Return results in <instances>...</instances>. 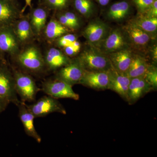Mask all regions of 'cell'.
I'll return each instance as SVG.
<instances>
[{"mask_svg": "<svg viewBox=\"0 0 157 157\" xmlns=\"http://www.w3.org/2000/svg\"><path fill=\"white\" fill-rule=\"evenodd\" d=\"M77 59L88 71H107L112 67L108 55L95 48L84 51Z\"/></svg>", "mask_w": 157, "mask_h": 157, "instance_id": "obj_1", "label": "cell"}, {"mask_svg": "<svg viewBox=\"0 0 157 157\" xmlns=\"http://www.w3.org/2000/svg\"><path fill=\"white\" fill-rule=\"evenodd\" d=\"M14 77L16 92L21 101H34L40 89L33 78L25 73L20 72H15Z\"/></svg>", "mask_w": 157, "mask_h": 157, "instance_id": "obj_2", "label": "cell"}, {"mask_svg": "<svg viewBox=\"0 0 157 157\" xmlns=\"http://www.w3.org/2000/svg\"><path fill=\"white\" fill-rule=\"evenodd\" d=\"M26 106L35 118L44 117L54 112L63 114L67 113L66 109L57 99L48 95L40 98L33 104H26Z\"/></svg>", "mask_w": 157, "mask_h": 157, "instance_id": "obj_3", "label": "cell"}, {"mask_svg": "<svg viewBox=\"0 0 157 157\" xmlns=\"http://www.w3.org/2000/svg\"><path fill=\"white\" fill-rule=\"evenodd\" d=\"M0 98L17 106L21 101L17 98L14 75L4 65L0 66Z\"/></svg>", "mask_w": 157, "mask_h": 157, "instance_id": "obj_4", "label": "cell"}, {"mask_svg": "<svg viewBox=\"0 0 157 157\" xmlns=\"http://www.w3.org/2000/svg\"><path fill=\"white\" fill-rule=\"evenodd\" d=\"M42 90L47 95L56 99L70 98L77 101L79 98L72 86L59 79L45 82L42 84Z\"/></svg>", "mask_w": 157, "mask_h": 157, "instance_id": "obj_5", "label": "cell"}, {"mask_svg": "<svg viewBox=\"0 0 157 157\" xmlns=\"http://www.w3.org/2000/svg\"><path fill=\"white\" fill-rule=\"evenodd\" d=\"M18 63L22 67L32 72H39L45 66L44 59L38 48L34 46L27 48L17 57Z\"/></svg>", "mask_w": 157, "mask_h": 157, "instance_id": "obj_6", "label": "cell"}, {"mask_svg": "<svg viewBox=\"0 0 157 157\" xmlns=\"http://www.w3.org/2000/svg\"><path fill=\"white\" fill-rule=\"evenodd\" d=\"M85 69L78 59L61 68L56 75V79L65 82L70 85L80 83Z\"/></svg>", "mask_w": 157, "mask_h": 157, "instance_id": "obj_7", "label": "cell"}, {"mask_svg": "<svg viewBox=\"0 0 157 157\" xmlns=\"http://www.w3.org/2000/svg\"><path fill=\"white\" fill-rule=\"evenodd\" d=\"M109 82L108 70L95 71L85 70L79 84L93 89L103 90L108 89Z\"/></svg>", "mask_w": 157, "mask_h": 157, "instance_id": "obj_8", "label": "cell"}, {"mask_svg": "<svg viewBox=\"0 0 157 157\" xmlns=\"http://www.w3.org/2000/svg\"><path fill=\"white\" fill-rule=\"evenodd\" d=\"M107 33L108 28L105 23L100 20H94L85 28L83 35L93 47H98L107 37Z\"/></svg>", "mask_w": 157, "mask_h": 157, "instance_id": "obj_9", "label": "cell"}, {"mask_svg": "<svg viewBox=\"0 0 157 157\" xmlns=\"http://www.w3.org/2000/svg\"><path fill=\"white\" fill-rule=\"evenodd\" d=\"M109 82L108 89L118 94L124 100L128 101V92L131 78L126 73L118 72L111 67L108 70Z\"/></svg>", "mask_w": 157, "mask_h": 157, "instance_id": "obj_10", "label": "cell"}, {"mask_svg": "<svg viewBox=\"0 0 157 157\" xmlns=\"http://www.w3.org/2000/svg\"><path fill=\"white\" fill-rule=\"evenodd\" d=\"M19 40L10 26L0 27V51L16 54L19 50Z\"/></svg>", "mask_w": 157, "mask_h": 157, "instance_id": "obj_11", "label": "cell"}, {"mask_svg": "<svg viewBox=\"0 0 157 157\" xmlns=\"http://www.w3.org/2000/svg\"><path fill=\"white\" fill-rule=\"evenodd\" d=\"M17 107L19 118L23 125L26 134L34 138L38 143H41L42 138L34 126V120L35 117L33 114L28 109L25 102L20 101Z\"/></svg>", "mask_w": 157, "mask_h": 157, "instance_id": "obj_12", "label": "cell"}, {"mask_svg": "<svg viewBox=\"0 0 157 157\" xmlns=\"http://www.w3.org/2000/svg\"><path fill=\"white\" fill-rule=\"evenodd\" d=\"M152 90L144 76L131 78L128 92V101L132 104Z\"/></svg>", "mask_w": 157, "mask_h": 157, "instance_id": "obj_13", "label": "cell"}, {"mask_svg": "<svg viewBox=\"0 0 157 157\" xmlns=\"http://www.w3.org/2000/svg\"><path fill=\"white\" fill-rule=\"evenodd\" d=\"M127 42L123 34L118 29L114 30L108 35L101 45L105 54H109L127 47Z\"/></svg>", "mask_w": 157, "mask_h": 157, "instance_id": "obj_14", "label": "cell"}, {"mask_svg": "<svg viewBox=\"0 0 157 157\" xmlns=\"http://www.w3.org/2000/svg\"><path fill=\"white\" fill-rule=\"evenodd\" d=\"M133 55L128 48L108 54L112 67L118 72L126 73L132 63Z\"/></svg>", "mask_w": 157, "mask_h": 157, "instance_id": "obj_15", "label": "cell"}, {"mask_svg": "<svg viewBox=\"0 0 157 157\" xmlns=\"http://www.w3.org/2000/svg\"><path fill=\"white\" fill-rule=\"evenodd\" d=\"M19 15L13 1L0 0V27L10 26Z\"/></svg>", "mask_w": 157, "mask_h": 157, "instance_id": "obj_16", "label": "cell"}, {"mask_svg": "<svg viewBox=\"0 0 157 157\" xmlns=\"http://www.w3.org/2000/svg\"><path fill=\"white\" fill-rule=\"evenodd\" d=\"M44 59L45 65L51 70L63 67L71 62L66 54L54 48H51L48 51Z\"/></svg>", "mask_w": 157, "mask_h": 157, "instance_id": "obj_17", "label": "cell"}, {"mask_svg": "<svg viewBox=\"0 0 157 157\" xmlns=\"http://www.w3.org/2000/svg\"><path fill=\"white\" fill-rule=\"evenodd\" d=\"M125 30L130 39L135 45L144 46L147 45L150 40V36L148 33L132 21L125 27Z\"/></svg>", "mask_w": 157, "mask_h": 157, "instance_id": "obj_18", "label": "cell"}, {"mask_svg": "<svg viewBox=\"0 0 157 157\" xmlns=\"http://www.w3.org/2000/svg\"><path fill=\"white\" fill-rule=\"evenodd\" d=\"M131 10L130 3L126 0H123L113 4L107 12V17L114 21H120L128 16Z\"/></svg>", "mask_w": 157, "mask_h": 157, "instance_id": "obj_19", "label": "cell"}, {"mask_svg": "<svg viewBox=\"0 0 157 157\" xmlns=\"http://www.w3.org/2000/svg\"><path fill=\"white\" fill-rule=\"evenodd\" d=\"M149 67L144 58L139 55H133L132 63L126 74L130 78L144 76Z\"/></svg>", "mask_w": 157, "mask_h": 157, "instance_id": "obj_20", "label": "cell"}, {"mask_svg": "<svg viewBox=\"0 0 157 157\" xmlns=\"http://www.w3.org/2000/svg\"><path fill=\"white\" fill-rule=\"evenodd\" d=\"M47 18V12L45 9L38 8L33 11L30 23L35 33L37 34L41 33L45 27Z\"/></svg>", "mask_w": 157, "mask_h": 157, "instance_id": "obj_21", "label": "cell"}, {"mask_svg": "<svg viewBox=\"0 0 157 157\" xmlns=\"http://www.w3.org/2000/svg\"><path fill=\"white\" fill-rule=\"evenodd\" d=\"M67 28L62 25L58 21L52 20L46 26L45 34L48 39H54L59 38L68 33Z\"/></svg>", "mask_w": 157, "mask_h": 157, "instance_id": "obj_22", "label": "cell"}, {"mask_svg": "<svg viewBox=\"0 0 157 157\" xmlns=\"http://www.w3.org/2000/svg\"><path fill=\"white\" fill-rule=\"evenodd\" d=\"M132 22L148 33H155L157 30V17H146L140 14Z\"/></svg>", "mask_w": 157, "mask_h": 157, "instance_id": "obj_23", "label": "cell"}, {"mask_svg": "<svg viewBox=\"0 0 157 157\" xmlns=\"http://www.w3.org/2000/svg\"><path fill=\"white\" fill-rule=\"evenodd\" d=\"M14 33L19 42L28 41L32 36V29L30 23L26 19L19 21L16 25Z\"/></svg>", "mask_w": 157, "mask_h": 157, "instance_id": "obj_24", "label": "cell"}, {"mask_svg": "<svg viewBox=\"0 0 157 157\" xmlns=\"http://www.w3.org/2000/svg\"><path fill=\"white\" fill-rule=\"evenodd\" d=\"M75 9L82 15L89 17L94 12V5L91 0H73Z\"/></svg>", "mask_w": 157, "mask_h": 157, "instance_id": "obj_25", "label": "cell"}, {"mask_svg": "<svg viewBox=\"0 0 157 157\" xmlns=\"http://www.w3.org/2000/svg\"><path fill=\"white\" fill-rule=\"evenodd\" d=\"M146 81L150 85L152 90H156L157 87V71L156 68L152 66L149 67L144 75Z\"/></svg>", "mask_w": 157, "mask_h": 157, "instance_id": "obj_26", "label": "cell"}, {"mask_svg": "<svg viewBox=\"0 0 157 157\" xmlns=\"http://www.w3.org/2000/svg\"><path fill=\"white\" fill-rule=\"evenodd\" d=\"M155 0H132L140 14L144 13Z\"/></svg>", "mask_w": 157, "mask_h": 157, "instance_id": "obj_27", "label": "cell"}, {"mask_svg": "<svg viewBox=\"0 0 157 157\" xmlns=\"http://www.w3.org/2000/svg\"><path fill=\"white\" fill-rule=\"evenodd\" d=\"M77 40L76 36L73 34H66L59 37L58 40V44L60 47L65 48L72 45Z\"/></svg>", "mask_w": 157, "mask_h": 157, "instance_id": "obj_28", "label": "cell"}, {"mask_svg": "<svg viewBox=\"0 0 157 157\" xmlns=\"http://www.w3.org/2000/svg\"><path fill=\"white\" fill-rule=\"evenodd\" d=\"M80 48H81V45L80 43L76 40L72 45L64 48L65 54L67 56H74L79 52Z\"/></svg>", "mask_w": 157, "mask_h": 157, "instance_id": "obj_29", "label": "cell"}, {"mask_svg": "<svg viewBox=\"0 0 157 157\" xmlns=\"http://www.w3.org/2000/svg\"><path fill=\"white\" fill-rule=\"evenodd\" d=\"M46 2L51 8L61 9L67 5L69 0H46Z\"/></svg>", "mask_w": 157, "mask_h": 157, "instance_id": "obj_30", "label": "cell"}, {"mask_svg": "<svg viewBox=\"0 0 157 157\" xmlns=\"http://www.w3.org/2000/svg\"><path fill=\"white\" fill-rule=\"evenodd\" d=\"M64 14L67 17L73 25V29H76L79 27L80 25L79 21L76 14L71 12H66Z\"/></svg>", "mask_w": 157, "mask_h": 157, "instance_id": "obj_31", "label": "cell"}, {"mask_svg": "<svg viewBox=\"0 0 157 157\" xmlns=\"http://www.w3.org/2000/svg\"><path fill=\"white\" fill-rule=\"evenodd\" d=\"M143 15L146 17H157V0H155L151 6L144 13Z\"/></svg>", "mask_w": 157, "mask_h": 157, "instance_id": "obj_32", "label": "cell"}, {"mask_svg": "<svg viewBox=\"0 0 157 157\" xmlns=\"http://www.w3.org/2000/svg\"><path fill=\"white\" fill-rule=\"evenodd\" d=\"M58 21L66 27L73 29V25L64 14H62L59 16Z\"/></svg>", "mask_w": 157, "mask_h": 157, "instance_id": "obj_33", "label": "cell"}, {"mask_svg": "<svg viewBox=\"0 0 157 157\" xmlns=\"http://www.w3.org/2000/svg\"><path fill=\"white\" fill-rule=\"evenodd\" d=\"M9 104L6 101L0 98V113L5 110Z\"/></svg>", "mask_w": 157, "mask_h": 157, "instance_id": "obj_34", "label": "cell"}, {"mask_svg": "<svg viewBox=\"0 0 157 157\" xmlns=\"http://www.w3.org/2000/svg\"><path fill=\"white\" fill-rule=\"evenodd\" d=\"M95 1L100 6H106L109 4L111 0H95Z\"/></svg>", "mask_w": 157, "mask_h": 157, "instance_id": "obj_35", "label": "cell"}, {"mask_svg": "<svg viewBox=\"0 0 157 157\" xmlns=\"http://www.w3.org/2000/svg\"><path fill=\"white\" fill-rule=\"evenodd\" d=\"M33 0H25V6L24 8L23 11L25 10L26 8L29 6V7H31V4H32V2Z\"/></svg>", "mask_w": 157, "mask_h": 157, "instance_id": "obj_36", "label": "cell"}, {"mask_svg": "<svg viewBox=\"0 0 157 157\" xmlns=\"http://www.w3.org/2000/svg\"><path fill=\"white\" fill-rule=\"evenodd\" d=\"M10 1H13V0H10Z\"/></svg>", "mask_w": 157, "mask_h": 157, "instance_id": "obj_37", "label": "cell"}, {"mask_svg": "<svg viewBox=\"0 0 157 157\" xmlns=\"http://www.w3.org/2000/svg\"><path fill=\"white\" fill-rule=\"evenodd\" d=\"M1 51H0V53H1Z\"/></svg>", "mask_w": 157, "mask_h": 157, "instance_id": "obj_38", "label": "cell"}]
</instances>
